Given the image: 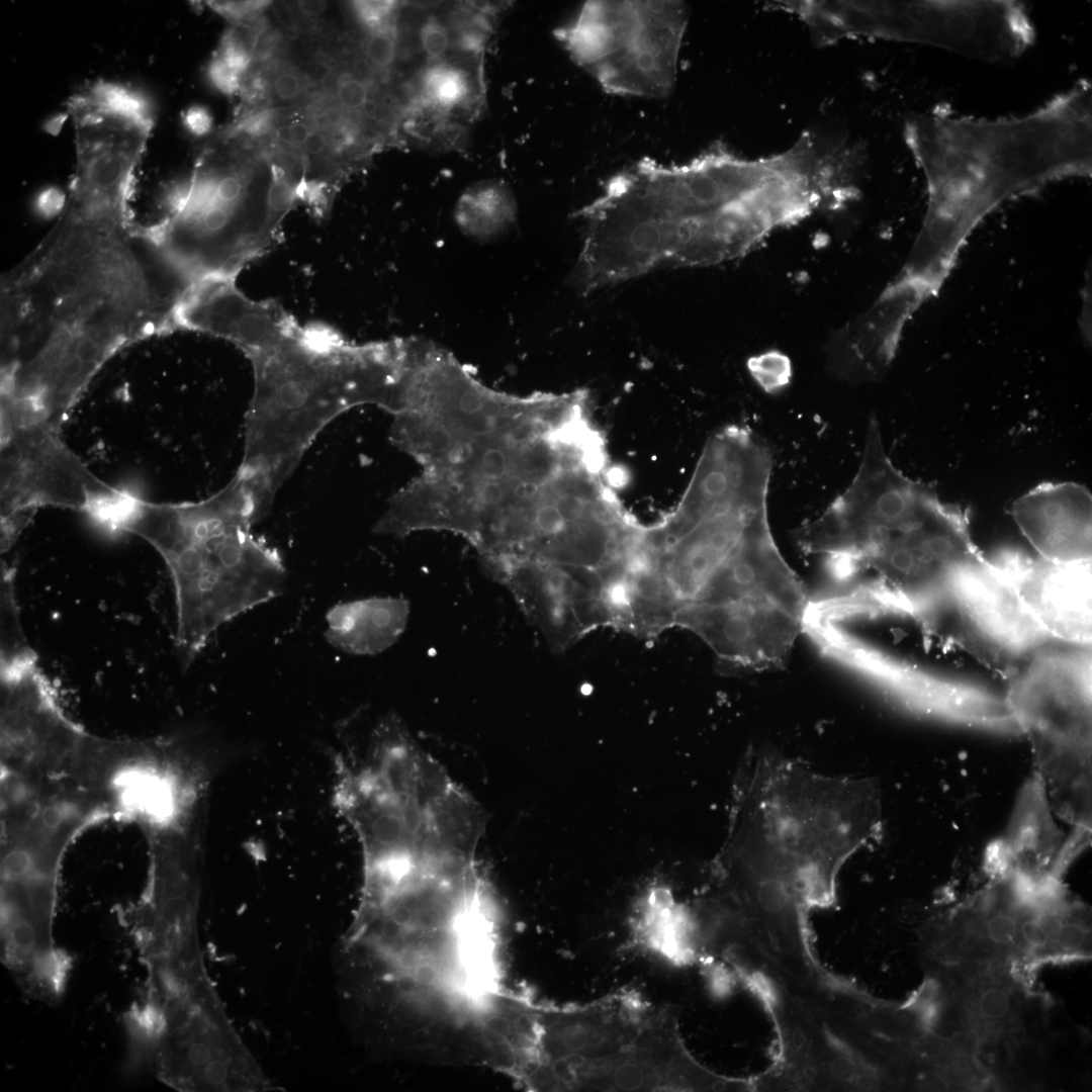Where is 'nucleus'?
<instances>
[{
  "label": "nucleus",
  "mask_w": 1092,
  "mask_h": 1092,
  "mask_svg": "<svg viewBox=\"0 0 1092 1092\" xmlns=\"http://www.w3.org/2000/svg\"><path fill=\"white\" fill-rule=\"evenodd\" d=\"M839 184L835 145L809 131L755 159L723 145L680 164L642 159L611 178L605 209L617 249L645 275L743 257L774 232L834 209Z\"/></svg>",
  "instance_id": "f257e3e1"
},
{
  "label": "nucleus",
  "mask_w": 1092,
  "mask_h": 1092,
  "mask_svg": "<svg viewBox=\"0 0 1092 1092\" xmlns=\"http://www.w3.org/2000/svg\"><path fill=\"white\" fill-rule=\"evenodd\" d=\"M478 845L432 828L372 845L350 932L391 980L466 1021L505 988L500 907Z\"/></svg>",
  "instance_id": "f03ea898"
},
{
  "label": "nucleus",
  "mask_w": 1092,
  "mask_h": 1092,
  "mask_svg": "<svg viewBox=\"0 0 1092 1092\" xmlns=\"http://www.w3.org/2000/svg\"><path fill=\"white\" fill-rule=\"evenodd\" d=\"M202 327L251 362L254 391L237 473L271 500L337 417L364 404L397 408L410 337L355 343L329 326L300 324L273 299H251L235 283L209 297Z\"/></svg>",
  "instance_id": "7ed1b4c3"
},
{
  "label": "nucleus",
  "mask_w": 1092,
  "mask_h": 1092,
  "mask_svg": "<svg viewBox=\"0 0 1092 1092\" xmlns=\"http://www.w3.org/2000/svg\"><path fill=\"white\" fill-rule=\"evenodd\" d=\"M795 540L803 552L824 558L843 585L872 573L862 581L886 615L909 618L923 630L954 618L990 563L961 511L894 466L876 418L850 485L797 529Z\"/></svg>",
  "instance_id": "20e7f679"
},
{
  "label": "nucleus",
  "mask_w": 1092,
  "mask_h": 1092,
  "mask_svg": "<svg viewBox=\"0 0 1092 1092\" xmlns=\"http://www.w3.org/2000/svg\"><path fill=\"white\" fill-rule=\"evenodd\" d=\"M903 135L927 185L918 242L954 244L1003 200L1091 175L1092 86L1079 80L1022 116L919 113Z\"/></svg>",
  "instance_id": "39448f33"
},
{
  "label": "nucleus",
  "mask_w": 1092,
  "mask_h": 1092,
  "mask_svg": "<svg viewBox=\"0 0 1092 1092\" xmlns=\"http://www.w3.org/2000/svg\"><path fill=\"white\" fill-rule=\"evenodd\" d=\"M2 345L47 367L95 376L121 349L172 332L157 283L125 254L94 243L37 248L2 283Z\"/></svg>",
  "instance_id": "423d86ee"
},
{
  "label": "nucleus",
  "mask_w": 1092,
  "mask_h": 1092,
  "mask_svg": "<svg viewBox=\"0 0 1092 1092\" xmlns=\"http://www.w3.org/2000/svg\"><path fill=\"white\" fill-rule=\"evenodd\" d=\"M267 512L238 474L202 500L154 503L130 493L124 504L115 533L143 538L170 571L184 664L221 625L282 592L279 553L252 533Z\"/></svg>",
  "instance_id": "0eeeda50"
},
{
  "label": "nucleus",
  "mask_w": 1092,
  "mask_h": 1092,
  "mask_svg": "<svg viewBox=\"0 0 1092 1092\" xmlns=\"http://www.w3.org/2000/svg\"><path fill=\"white\" fill-rule=\"evenodd\" d=\"M1091 644L1053 639L1006 679L1007 707L1029 739L1055 814L1091 831Z\"/></svg>",
  "instance_id": "6e6552de"
},
{
  "label": "nucleus",
  "mask_w": 1092,
  "mask_h": 1092,
  "mask_svg": "<svg viewBox=\"0 0 1092 1092\" xmlns=\"http://www.w3.org/2000/svg\"><path fill=\"white\" fill-rule=\"evenodd\" d=\"M660 1007L633 992L583 1005L538 1002L530 1040L541 1091H641L655 1075Z\"/></svg>",
  "instance_id": "1a4fd4ad"
},
{
  "label": "nucleus",
  "mask_w": 1092,
  "mask_h": 1092,
  "mask_svg": "<svg viewBox=\"0 0 1092 1092\" xmlns=\"http://www.w3.org/2000/svg\"><path fill=\"white\" fill-rule=\"evenodd\" d=\"M688 22L681 1H586L556 37L606 92L664 98L675 86Z\"/></svg>",
  "instance_id": "9d476101"
},
{
  "label": "nucleus",
  "mask_w": 1092,
  "mask_h": 1092,
  "mask_svg": "<svg viewBox=\"0 0 1092 1092\" xmlns=\"http://www.w3.org/2000/svg\"><path fill=\"white\" fill-rule=\"evenodd\" d=\"M123 490L95 476L47 424L1 429V550L36 510L80 511L98 523Z\"/></svg>",
  "instance_id": "9b49d317"
},
{
  "label": "nucleus",
  "mask_w": 1092,
  "mask_h": 1092,
  "mask_svg": "<svg viewBox=\"0 0 1092 1092\" xmlns=\"http://www.w3.org/2000/svg\"><path fill=\"white\" fill-rule=\"evenodd\" d=\"M810 639L822 654L913 711L993 729H1001L1007 722L1003 699L926 671L877 647L847 627L821 624Z\"/></svg>",
  "instance_id": "f8f14e48"
},
{
  "label": "nucleus",
  "mask_w": 1092,
  "mask_h": 1092,
  "mask_svg": "<svg viewBox=\"0 0 1092 1092\" xmlns=\"http://www.w3.org/2000/svg\"><path fill=\"white\" fill-rule=\"evenodd\" d=\"M480 559L484 572L510 592L554 652L611 626L600 570L504 555Z\"/></svg>",
  "instance_id": "ddd939ff"
},
{
  "label": "nucleus",
  "mask_w": 1092,
  "mask_h": 1092,
  "mask_svg": "<svg viewBox=\"0 0 1092 1092\" xmlns=\"http://www.w3.org/2000/svg\"><path fill=\"white\" fill-rule=\"evenodd\" d=\"M271 183L255 186L253 178L209 151L198 159L186 179L168 183L161 195L162 216L185 219L204 213L217 215L264 254L280 239L283 218L271 204Z\"/></svg>",
  "instance_id": "4468645a"
},
{
  "label": "nucleus",
  "mask_w": 1092,
  "mask_h": 1092,
  "mask_svg": "<svg viewBox=\"0 0 1092 1092\" xmlns=\"http://www.w3.org/2000/svg\"><path fill=\"white\" fill-rule=\"evenodd\" d=\"M1054 814L1044 787L1033 772L1018 793L1004 835L987 850L990 876L1010 873L1034 882L1062 879L1091 836L1074 830L1065 840Z\"/></svg>",
  "instance_id": "2eb2a0df"
},
{
  "label": "nucleus",
  "mask_w": 1092,
  "mask_h": 1092,
  "mask_svg": "<svg viewBox=\"0 0 1092 1092\" xmlns=\"http://www.w3.org/2000/svg\"><path fill=\"white\" fill-rule=\"evenodd\" d=\"M1003 563L1024 609L1048 636L1091 644V560L1008 558Z\"/></svg>",
  "instance_id": "dca6fc26"
},
{
  "label": "nucleus",
  "mask_w": 1092,
  "mask_h": 1092,
  "mask_svg": "<svg viewBox=\"0 0 1092 1092\" xmlns=\"http://www.w3.org/2000/svg\"><path fill=\"white\" fill-rule=\"evenodd\" d=\"M1011 513L1039 557L1057 562L1091 560L1092 497L1085 486L1040 484L1016 499Z\"/></svg>",
  "instance_id": "f3484780"
},
{
  "label": "nucleus",
  "mask_w": 1092,
  "mask_h": 1092,
  "mask_svg": "<svg viewBox=\"0 0 1092 1092\" xmlns=\"http://www.w3.org/2000/svg\"><path fill=\"white\" fill-rule=\"evenodd\" d=\"M912 311L905 298L886 288L868 311L831 337L827 347L831 373L849 382L882 376L896 354L902 328Z\"/></svg>",
  "instance_id": "a211bd4d"
},
{
  "label": "nucleus",
  "mask_w": 1092,
  "mask_h": 1092,
  "mask_svg": "<svg viewBox=\"0 0 1092 1092\" xmlns=\"http://www.w3.org/2000/svg\"><path fill=\"white\" fill-rule=\"evenodd\" d=\"M410 613V602L403 597H371L341 603L327 614L325 636L343 652L375 655L398 641Z\"/></svg>",
  "instance_id": "6ab92c4d"
},
{
  "label": "nucleus",
  "mask_w": 1092,
  "mask_h": 1092,
  "mask_svg": "<svg viewBox=\"0 0 1092 1092\" xmlns=\"http://www.w3.org/2000/svg\"><path fill=\"white\" fill-rule=\"evenodd\" d=\"M516 214L517 204L512 192L496 181L472 185L462 193L455 208L461 230L481 239L507 230L515 221Z\"/></svg>",
  "instance_id": "aec40b11"
},
{
  "label": "nucleus",
  "mask_w": 1092,
  "mask_h": 1092,
  "mask_svg": "<svg viewBox=\"0 0 1092 1092\" xmlns=\"http://www.w3.org/2000/svg\"><path fill=\"white\" fill-rule=\"evenodd\" d=\"M67 108L118 114L155 122L151 102L144 94L130 86L101 79L86 84L72 95L67 101Z\"/></svg>",
  "instance_id": "412c9836"
},
{
  "label": "nucleus",
  "mask_w": 1092,
  "mask_h": 1092,
  "mask_svg": "<svg viewBox=\"0 0 1092 1092\" xmlns=\"http://www.w3.org/2000/svg\"><path fill=\"white\" fill-rule=\"evenodd\" d=\"M471 90L467 71L457 63L444 59L429 63L422 72L418 99L424 107L448 113L463 106Z\"/></svg>",
  "instance_id": "4be33fe9"
},
{
  "label": "nucleus",
  "mask_w": 1092,
  "mask_h": 1092,
  "mask_svg": "<svg viewBox=\"0 0 1092 1092\" xmlns=\"http://www.w3.org/2000/svg\"><path fill=\"white\" fill-rule=\"evenodd\" d=\"M12 569L1 571V663L26 659L36 654L27 644L21 628Z\"/></svg>",
  "instance_id": "5701e85b"
},
{
  "label": "nucleus",
  "mask_w": 1092,
  "mask_h": 1092,
  "mask_svg": "<svg viewBox=\"0 0 1092 1092\" xmlns=\"http://www.w3.org/2000/svg\"><path fill=\"white\" fill-rule=\"evenodd\" d=\"M397 37L395 19L369 30L363 46V57L366 66L373 73L386 74L392 68L397 52Z\"/></svg>",
  "instance_id": "b1692460"
},
{
  "label": "nucleus",
  "mask_w": 1092,
  "mask_h": 1092,
  "mask_svg": "<svg viewBox=\"0 0 1092 1092\" xmlns=\"http://www.w3.org/2000/svg\"><path fill=\"white\" fill-rule=\"evenodd\" d=\"M748 369L756 382L767 392L783 388L791 378L790 361L778 352L752 357L748 361Z\"/></svg>",
  "instance_id": "393cba45"
},
{
  "label": "nucleus",
  "mask_w": 1092,
  "mask_h": 1092,
  "mask_svg": "<svg viewBox=\"0 0 1092 1092\" xmlns=\"http://www.w3.org/2000/svg\"><path fill=\"white\" fill-rule=\"evenodd\" d=\"M370 87L361 77L351 73L340 75L335 99L340 109L350 115L371 114L375 111V104L371 100Z\"/></svg>",
  "instance_id": "a878e982"
},
{
  "label": "nucleus",
  "mask_w": 1092,
  "mask_h": 1092,
  "mask_svg": "<svg viewBox=\"0 0 1092 1092\" xmlns=\"http://www.w3.org/2000/svg\"><path fill=\"white\" fill-rule=\"evenodd\" d=\"M419 39L429 63L446 59L448 52L452 50V34L448 23L434 14L429 15L422 23Z\"/></svg>",
  "instance_id": "bb28decb"
},
{
  "label": "nucleus",
  "mask_w": 1092,
  "mask_h": 1092,
  "mask_svg": "<svg viewBox=\"0 0 1092 1092\" xmlns=\"http://www.w3.org/2000/svg\"><path fill=\"white\" fill-rule=\"evenodd\" d=\"M217 55L240 75L247 71L253 60L252 50L236 28L223 34Z\"/></svg>",
  "instance_id": "cd10ccee"
},
{
  "label": "nucleus",
  "mask_w": 1092,
  "mask_h": 1092,
  "mask_svg": "<svg viewBox=\"0 0 1092 1092\" xmlns=\"http://www.w3.org/2000/svg\"><path fill=\"white\" fill-rule=\"evenodd\" d=\"M352 7L361 24L368 30H372L394 20L398 3L395 1H354Z\"/></svg>",
  "instance_id": "c85d7f7f"
},
{
  "label": "nucleus",
  "mask_w": 1092,
  "mask_h": 1092,
  "mask_svg": "<svg viewBox=\"0 0 1092 1092\" xmlns=\"http://www.w3.org/2000/svg\"><path fill=\"white\" fill-rule=\"evenodd\" d=\"M278 116V110L275 108H262L243 116L240 120L231 127L224 135L233 138L236 134H248L253 138H259L270 130Z\"/></svg>",
  "instance_id": "c756f323"
},
{
  "label": "nucleus",
  "mask_w": 1092,
  "mask_h": 1092,
  "mask_svg": "<svg viewBox=\"0 0 1092 1092\" xmlns=\"http://www.w3.org/2000/svg\"><path fill=\"white\" fill-rule=\"evenodd\" d=\"M305 82L306 79L300 72L294 69H280L272 77V92L280 101H294L304 93Z\"/></svg>",
  "instance_id": "7c9ffc66"
},
{
  "label": "nucleus",
  "mask_w": 1092,
  "mask_h": 1092,
  "mask_svg": "<svg viewBox=\"0 0 1092 1092\" xmlns=\"http://www.w3.org/2000/svg\"><path fill=\"white\" fill-rule=\"evenodd\" d=\"M207 76L211 84L223 94L233 95L241 90V75L229 67L218 55L209 62Z\"/></svg>",
  "instance_id": "2f4dec72"
},
{
  "label": "nucleus",
  "mask_w": 1092,
  "mask_h": 1092,
  "mask_svg": "<svg viewBox=\"0 0 1092 1092\" xmlns=\"http://www.w3.org/2000/svg\"><path fill=\"white\" fill-rule=\"evenodd\" d=\"M207 5L224 18L241 23L253 14L262 11L270 2L267 1H208Z\"/></svg>",
  "instance_id": "473e14b6"
},
{
  "label": "nucleus",
  "mask_w": 1092,
  "mask_h": 1092,
  "mask_svg": "<svg viewBox=\"0 0 1092 1092\" xmlns=\"http://www.w3.org/2000/svg\"><path fill=\"white\" fill-rule=\"evenodd\" d=\"M182 122L190 133L203 136L211 130L213 118L206 107L192 105L182 113Z\"/></svg>",
  "instance_id": "72a5a7b5"
},
{
  "label": "nucleus",
  "mask_w": 1092,
  "mask_h": 1092,
  "mask_svg": "<svg viewBox=\"0 0 1092 1092\" xmlns=\"http://www.w3.org/2000/svg\"><path fill=\"white\" fill-rule=\"evenodd\" d=\"M1015 1051L1012 1058L1023 1069L1033 1070L1039 1067L1043 1060V1051L1039 1044L1026 1038L1014 1043Z\"/></svg>",
  "instance_id": "f704fd0d"
},
{
  "label": "nucleus",
  "mask_w": 1092,
  "mask_h": 1092,
  "mask_svg": "<svg viewBox=\"0 0 1092 1092\" xmlns=\"http://www.w3.org/2000/svg\"><path fill=\"white\" fill-rule=\"evenodd\" d=\"M66 199L64 194L56 188L46 189L38 197L37 207L44 215H52L63 211Z\"/></svg>",
  "instance_id": "c9c22d12"
},
{
  "label": "nucleus",
  "mask_w": 1092,
  "mask_h": 1092,
  "mask_svg": "<svg viewBox=\"0 0 1092 1092\" xmlns=\"http://www.w3.org/2000/svg\"><path fill=\"white\" fill-rule=\"evenodd\" d=\"M747 984L759 999L767 1005H774L777 993L770 982L760 974H751L747 977Z\"/></svg>",
  "instance_id": "e433bc0d"
},
{
  "label": "nucleus",
  "mask_w": 1092,
  "mask_h": 1092,
  "mask_svg": "<svg viewBox=\"0 0 1092 1092\" xmlns=\"http://www.w3.org/2000/svg\"><path fill=\"white\" fill-rule=\"evenodd\" d=\"M709 983L712 991L717 995L727 994L733 985L730 974L720 967H713L709 971Z\"/></svg>",
  "instance_id": "4c0bfd02"
},
{
  "label": "nucleus",
  "mask_w": 1092,
  "mask_h": 1092,
  "mask_svg": "<svg viewBox=\"0 0 1092 1092\" xmlns=\"http://www.w3.org/2000/svg\"><path fill=\"white\" fill-rule=\"evenodd\" d=\"M302 146L307 154L321 155L329 146V135L321 129H311Z\"/></svg>",
  "instance_id": "58836bf2"
},
{
  "label": "nucleus",
  "mask_w": 1092,
  "mask_h": 1092,
  "mask_svg": "<svg viewBox=\"0 0 1092 1092\" xmlns=\"http://www.w3.org/2000/svg\"><path fill=\"white\" fill-rule=\"evenodd\" d=\"M310 131L311 128L306 123L294 122L290 124L287 128L286 140L291 145L301 146L305 142Z\"/></svg>",
  "instance_id": "ea45409f"
},
{
  "label": "nucleus",
  "mask_w": 1092,
  "mask_h": 1092,
  "mask_svg": "<svg viewBox=\"0 0 1092 1092\" xmlns=\"http://www.w3.org/2000/svg\"><path fill=\"white\" fill-rule=\"evenodd\" d=\"M831 1073L837 1080H849L854 1074L853 1065L845 1058H838L831 1064Z\"/></svg>",
  "instance_id": "a19ab883"
},
{
  "label": "nucleus",
  "mask_w": 1092,
  "mask_h": 1092,
  "mask_svg": "<svg viewBox=\"0 0 1092 1092\" xmlns=\"http://www.w3.org/2000/svg\"><path fill=\"white\" fill-rule=\"evenodd\" d=\"M328 3L325 1H298L296 7L298 12L306 17H316L324 13Z\"/></svg>",
  "instance_id": "79ce46f5"
},
{
  "label": "nucleus",
  "mask_w": 1092,
  "mask_h": 1092,
  "mask_svg": "<svg viewBox=\"0 0 1092 1092\" xmlns=\"http://www.w3.org/2000/svg\"><path fill=\"white\" fill-rule=\"evenodd\" d=\"M68 116H69L68 112L67 113L62 112V113H58V114L54 115L53 117H51L44 123L46 131L51 133V134H58L60 132V130L62 129L66 119L68 118Z\"/></svg>",
  "instance_id": "37998d69"
}]
</instances>
